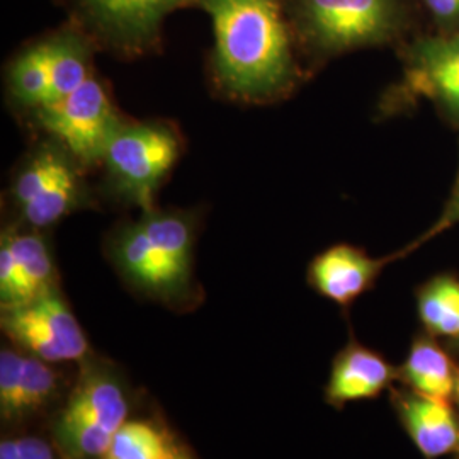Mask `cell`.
Segmentation results:
<instances>
[{"label":"cell","instance_id":"603a6c76","mask_svg":"<svg viewBox=\"0 0 459 459\" xmlns=\"http://www.w3.org/2000/svg\"><path fill=\"white\" fill-rule=\"evenodd\" d=\"M16 443L21 459H56L53 447L39 437H19Z\"/></svg>","mask_w":459,"mask_h":459},{"label":"cell","instance_id":"5b68a950","mask_svg":"<svg viewBox=\"0 0 459 459\" xmlns=\"http://www.w3.org/2000/svg\"><path fill=\"white\" fill-rule=\"evenodd\" d=\"M296 24L325 53L390 41L400 26L396 0H295Z\"/></svg>","mask_w":459,"mask_h":459},{"label":"cell","instance_id":"cb8c5ba5","mask_svg":"<svg viewBox=\"0 0 459 459\" xmlns=\"http://www.w3.org/2000/svg\"><path fill=\"white\" fill-rule=\"evenodd\" d=\"M430 13L444 24L459 22V0H426Z\"/></svg>","mask_w":459,"mask_h":459},{"label":"cell","instance_id":"ba28073f","mask_svg":"<svg viewBox=\"0 0 459 459\" xmlns=\"http://www.w3.org/2000/svg\"><path fill=\"white\" fill-rule=\"evenodd\" d=\"M201 0H74L77 16L104 41L126 55L155 47L167 14Z\"/></svg>","mask_w":459,"mask_h":459},{"label":"cell","instance_id":"9c48e42d","mask_svg":"<svg viewBox=\"0 0 459 459\" xmlns=\"http://www.w3.org/2000/svg\"><path fill=\"white\" fill-rule=\"evenodd\" d=\"M109 254L123 278L147 295L170 303L189 293L191 271L165 257L150 242L138 220L116 230Z\"/></svg>","mask_w":459,"mask_h":459},{"label":"cell","instance_id":"7402d4cb","mask_svg":"<svg viewBox=\"0 0 459 459\" xmlns=\"http://www.w3.org/2000/svg\"><path fill=\"white\" fill-rule=\"evenodd\" d=\"M455 225H459V172L458 179H456V184H455V189H453L451 196L447 199V203H446V206H444L443 213L439 216V220L429 229L427 233H424V235L420 237L419 242L413 244V247H417L419 244H422V242H427V240L437 237L439 233H443L446 230L455 227Z\"/></svg>","mask_w":459,"mask_h":459},{"label":"cell","instance_id":"484cf974","mask_svg":"<svg viewBox=\"0 0 459 459\" xmlns=\"http://www.w3.org/2000/svg\"><path fill=\"white\" fill-rule=\"evenodd\" d=\"M176 459H191L189 458V456H187V453H186V451H182L181 455H179V456H178V458Z\"/></svg>","mask_w":459,"mask_h":459},{"label":"cell","instance_id":"d6986e66","mask_svg":"<svg viewBox=\"0 0 459 459\" xmlns=\"http://www.w3.org/2000/svg\"><path fill=\"white\" fill-rule=\"evenodd\" d=\"M419 313L429 330L459 335V282L451 278L432 281L419 298Z\"/></svg>","mask_w":459,"mask_h":459},{"label":"cell","instance_id":"52a82bcc","mask_svg":"<svg viewBox=\"0 0 459 459\" xmlns=\"http://www.w3.org/2000/svg\"><path fill=\"white\" fill-rule=\"evenodd\" d=\"M2 330L19 351L49 364L89 356L87 337L58 288L2 310Z\"/></svg>","mask_w":459,"mask_h":459},{"label":"cell","instance_id":"2e32d148","mask_svg":"<svg viewBox=\"0 0 459 459\" xmlns=\"http://www.w3.org/2000/svg\"><path fill=\"white\" fill-rule=\"evenodd\" d=\"M403 377L420 396L449 403L458 390L459 377L453 361L432 341H417L403 366Z\"/></svg>","mask_w":459,"mask_h":459},{"label":"cell","instance_id":"7a4b0ae2","mask_svg":"<svg viewBox=\"0 0 459 459\" xmlns=\"http://www.w3.org/2000/svg\"><path fill=\"white\" fill-rule=\"evenodd\" d=\"M128 407L115 368L87 356L65 409L53 424L58 453L64 459L102 458L116 430L128 420Z\"/></svg>","mask_w":459,"mask_h":459},{"label":"cell","instance_id":"277c9868","mask_svg":"<svg viewBox=\"0 0 459 459\" xmlns=\"http://www.w3.org/2000/svg\"><path fill=\"white\" fill-rule=\"evenodd\" d=\"M81 167L65 148L45 143L21 162L11 186V197L30 229H48L87 204Z\"/></svg>","mask_w":459,"mask_h":459},{"label":"cell","instance_id":"8fae6325","mask_svg":"<svg viewBox=\"0 0 459 459\" xmlns=\"http://www.w3.org/2000/svg\"><path fill=\"white\" fill-rule=\"evenodd\" d=\"M405 89L459 121V34L419 39L409 51Z\"/></svg>","mask_w":459,"mask_h":459},{"label":"cell","instance_id":"d4e9b609","mask_svg":"<svg viewBox=\"0 0 459 459\" xmlns=\"http://www.w3.org/2000/svg\"><path fill=\"white\" fill-rule=\"evenodd\" d=\"M0 459H21L16 439H4L0 443Z\"/></svg>","mask_w":459,"mask_h":459},{"label":"cell","instance_id":"4316f807","mask_svg":"<svg viewBox=\"0 0 459 459\" xmlns=\"http://www.w3.org/2000/svg\"><path fill=\"white\" fill-rule=\"evenodd\" d=\"M458 398H459V383H458Z\"/></svg>","mask_w":459,"mask_h":459},{"label":"cell","instance_id":"7c38bea8","mask_svg":"<svg viewBox=\"0 0 459 459\" xmlns=\"http://www.w3.org/2000/svg\"><path fill=\"white\" fill-rule=\"evenodd\" d=\"M390 259H371L352 246H333L316 255L308 269V282L322 296L347 307L371 288Z\"/></svg>","mask_w":459,"mask_h":459},{"label":"cell","instance_id":"ac0fdd59","mask_svg":"<svg viewBox=\"0 0 459 459\" xmlns=\"http://www.w3.org/2000/svg\"><path fill=\"white\" fill-rule=\"evenodd\" d=\"M172 436L148 420H126L116 430L100 459H176L181 455Z\"/></svg>","mask_w":459,"mask_h":459},{"label":"cell","instance_id":"ffe728a7","mask_svg":"<svg viewBox=\"0 0 459 459\" xmlns=\"http://www.w3.org/2000/svg\"><path fill=\"white\" fill-rule=\"evenodd\" d=\"M60 388V377L49 362L24 354L21 394L17 407V422L45 411L56 398Z\"/></svg>","mask_w":459,"mask_h":459},{"label":"cell","instance_id":"30bf717a","mask_svg":"<svg viewBox=\"0 0 459 459\" xmlns=\"http://www.w3.org/2000/svg\"><path fill=\"white\" fill-rule=\"evenodd\" d=\"M56 286V267L38 230L9 229L0 240V303L13 308Z\"/></svg>","mask_w":459,"mask_h":459},{"label":"cell","instance_id":"e0dca14e","mask_svg":"<svg viewBox=\"0 0 459 459\" xmlns=\"http://www.w3.org/2000/svg\"><path fill=\"white\" fill-rule=\"evenodd\" d=\"M11 96L33 111L51 100V75L45 39L22 49L7 72Z\"/></svg>","mask_w":459,"mask_h":459},{"label":"cell","instance_id":"8992f818","mask_svg":"<svg viewBox=\"0 0 459 459\" xmlns=\"http://www.w3.org/2000/svg\"><path fill=\"white\" fill-rule=\"evenodd\" d=\"M38 125L85 167L102 160L121 119L106 87L92 75L68 96L34 111Z\"/></svg>","mask_w":459,"mask_h":459},{"label":"cell","instance_id":"3957f363","mask_svg":"<svg viewBox=\"0 0 459 459\" xmlns=\"http://www.w3.org/2000/svg\"><path fill=\"white\" fill-rule=\"evenodd\" d=\"M182 138L162 121H121L111 134L102 160L108 179L121 197L153 210V197L170 169L181 157Z\"/></svg>","mask_w":459,"mask_h":459},{"label":"cell","instance_id":"4fadbf2b","mask_svg":"<svg viewBox=\"0 0 459 459\" xmlns=\"http://www.w3.org/2000/svg\"><path fill=\"white\" fill-rule=\"evenodd\" d=\"M394 377V368L375 351L359 344H349L335 358L325 398L333 407L349 402L375 398Z\"/></svg>","mask_w":459,"mask_h":459},{"label":"cell","instance_id":"44dd1931","mask_svg":"<svg viewBox=\"0 0 459 459\" xmlns=\"http://www.w3.org/2000/svg\"><path fill=\"white\" fill-rule=\"evenodd\" d=\"M24 352L16 349H2L0 352V415L2 420L17 422V407L21 394Z\"/></svg>","mask_w":459,"mask_h":459},{"label":"cell","instance_id":"5bb4252c","mask_svg":"<svg viewBox=\"0 0 459 459\" xmlns=\"http://www.w3.org/2000/svg\"><path fill=\"white\" fill-rule=\"evenodd\" d=\"M400 415L411 441L429 459L459 449V426L449 403L415 394L400 400Z\"/></svg>","mask_w":459,"mask_h":459},{"label":"cell","instance_id":"6da1fadb","mask_svg":"<svg viewBox=\"0 0 459 459\" xmlns=\"http://www.w3.org/2000/svg\"><path fill=\"white\" fill-rule=\"evenodd\" d=\"M214 31L213 72L221 91L267 100L295 82L296 68L282 0H201Z\"/></svg>","mask_w":459,"mask_h":459},{"label":"cell","instance_id":"9a60e30c","mask_svg":"<svg viewBox=\"0 0 459 459\" xmlns=\"http://www.w3.org/2000/svg\"><path fill=\"white\" fill-rule=\"evenodd\" d=\"M51 75V100L65 98L92 77V45L89 36L65 28L45 38ZM48 102V104H49Z\"/></svg>","mask_w":459,"mask_h":459}]
</instances>
